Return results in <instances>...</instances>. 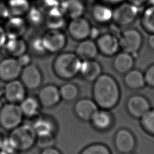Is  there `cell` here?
I'll return each mask as SVG.
<instances>
[{"instance_id": "1", "label": "cell", "mask_w": 154, "mask_h": 154, "mask_svg": "<svg viewBox=\"0 0 154 154\" xmlns=\"http://www.w3.org/2000/svg\"><path fill=\"white\" fill-rule=\"evenodd\" d=\"M92 94L99 108L109 111L119 103L121 91L117 80L111 75L103 73L94 81Z\"/></svg>"}, {"instance_id": "31", "label": "cell", "mask_w": 154, "mask_h": 154, "mask_svg": "<svg viewBox=\"0 0 154 154\" xmlns=\"http://www.w3.org/2000/svg\"><path fill=\"white\" fill-rule=\"evenodd\" d=\"M60 93L61 100L66 102H72L76 99L79 95V90L78 86L72 82L63 84L60 88Z\"/></svg>"}, {"instance_id": "24", "label": "cell", "mask_w": 154, "mask_h": 154, "mask_svg": "<svg viewBox=\"0 0 154 154\" xmlns=\"http://www.w3.org/2000/svg\"><path fill=\"white\" fill-rule=\"evenodd\" d=\"M123 82L125 86L132 90H138L146 86L144 73L135 69H132L125 74Z\"/></svg>"}, {"instance_id": "37", "label": "cell", "mask_w": 154, "mask_h": 154, "mask_svg": "<svg viewBox=\"0 0 154 154\" xmlns=\"http://www.w3.org/2000/svg\"><path fill=\"white\" fill-rule=\"evenodd\" d=\"M0 150L6 154H17L19 153L8 137L3 138Z\"/></svg>"}, {"instance_id": "25", "label": "cell", "mask_w": 154, "mask_h": 154, "mask_svg": "<svg viewBox=\"0 0 154 154\" xmlns=\"http://www.w3.org/2000/svg\"><path fill=\"white\" fill-rule=\"evenodd\" d=\"M44 22L48 29H61L66 22V16L60 8L52 9L45 13Z\"/></svg>"}, {"instance_id": "8", "label": "cell", "mask_w": 154, "mask_h": 154, "mask_svg": "<svg viewBox=\"0 0 154 154\" xmlns=\"http://www.w3.org/2000/svg\"><path fill=\"white\" fill-rule=\"evenodd\" d=\"M126 108L128 114L132 117L140 120L151 108V105L146 96L135 94L128 99Z\"/></svg>"}, {"instance_id": "26", "label": "cell", "mask_w": 154, "mask_h": 154, "mask_svg": "<svg viewBox=\"0 0 154 154\" xmlns=\"http://www.w3.org/2000/svg\"><path fill=\"white\" fill-rule=\"evenodd\" d=\"M19 105L23 116L31 119L38 116L41 105L37 97L26 96Z\"/></svg>"}, {"instance_id": "32", "label": "cell", "mask_w": 154, "mask_h": 154, "mask_svg": "<svg viewBox=\"0 0 154 154\" xmlns=\"http://www.w3.org/2000/svg\"><path fill=\"white\" fill-rule=\"evenodd\" d=\"M140 123L143 131L154 137V108H151L140 119Z\"/></svg>"}, {"instance_id": "45", "label": "cell", "mask_w": 154, "mask_h": 154, "mask_svg": "<svg viewBox=\"0 0 154 154\" xmlns=\"http://www.w3.org/2000/svg\"><path fill=\"white\" fill-rule=\"evenodd\" d=\"M147 45L149 48L154 51V34H151L147 40Z\"/></svg>"}, {"instance_id": "50", "label": "cell", "mask_w": 154, "mask_h": 154, "mask_svg": "<svg viewBox=\"0 0 154 154\" xmlns=\"http://www.w3.org/2000/svg\"><path fill=\"white\" fill-rule=\"evenodd\" d=\"M0 154H6L5 153H4V152H2V151H1L0 150Z\"/></svg>"}, {"instance_id": "15", "label": "cell", "mask_w": 154, "mask_h": 154, "mask_svg": "<svg viewBox=\"0 0 154 154\" xmlns=\"http://www.w3.org/2000/svg\"><path fill=\"white\" fill-rule=\"evenodd\" d=\"M37 99L40 105L44 108L55 106L61 100L59 88L54 84H48L40 90Z\"/></svg>"}, {"instance_id": "39", "label": "cell", "mask_w": 154, "mask_h": 154, "mask_svg": "<svg viewBox=\"0 0 154 154\" xmlns=\"http://www.w3.org/2000/svg\"><path fill=\"white\" fill-rule=\"evenodd\" d=\"M146 85L154 88V63L150 65L144 73Z\"/></svg>"}, {"instance_id": "48", "label": "cell", "mask_w": 154, "mask_h": 154, "mask_svg": "<svg viewBox=\"0 0 154 154\" xmlns=\"http://www.w3.org/2000/svg\"><path fill=\"white\" fill-rule=\"evenodd\" d=\"M2 139H3V137H2L1 134H0V147H1V143H2Z\"/></svg>"}, {"instance_id": "38", "label": "cell", "mask_w": 154, "mask_h": 154, "mask_svg": "<svg viewBox=\"0 0 154 154\" xmlns=\"http://www.w3.org/2000/svg\"><path fill=\"white\" fill-rule=\"evenodd\" d=\"M30 46L34 53L42 55L46 52L41 37H35L32 40L30 43Z\"/></svg>"}, {"instance_id": "18", "label": "cell", "mask_w": 154, "mask_h": 154, "mask_svg": "<svg viewBox=\"0 0 154 154\" xmlns=\"http://www.w3.org/2000/svg\"><path fill=\"white\" fill-rule=\"evenodd\" d=\"M60 8L66 17L70 19L82 17L86 9L84 0H63Z\"/></svg>"}, {"instance_id": "6", "label": "cell", "mask_w": 154, "mask_h": 154, "mask_svg": "<svg viewBox=\"0 0 154 154\" xmlns=\"http://www.w3.org/2000/svg\"><path fill=\"white\" fill-rule=\"evenodd\" d=\"M119 40L120 49L123 51L134 55L140 51L143 37L138 29L129 28L121 33Z\"/></svg>"}, {"instance_id": "17", "label": "cell", "mask_w": 154, "mask_h": 154, "mask_svg": "<svg viewBox=\"0 0 154 154\" xmlns=\"http://www.w3.org/2000/svg\"><path fill=\"white\" fill-rule=\"evenodd\" d=\"M4 28L7 38H21L26 31V22L22 17L10 16L5 21Z\"/></svg>"}, {"instance_id": "10", "label": "cell", "mask_w": 154, "mask_h": 154, "mask_svg": "<svg viewBox=\"0 0 154 154\" xmlns=\"http://www.w3.org/2000/svg\"><path fill=\"white\" fill-rule=\"evenodd\" d=\"M114 144L116 150L122 154L132 152L136 147L134 134L127 128H120L116 133Z\"/></svg>"}, {"instance_id": "49", "label": "cell", "mask_w": 154, "mask_h": 154, "mask_svg": "<svg viewBox=\"0 0 154 154\" xmlns=\"http://www.w3.org/2000/svg\"><path fill=\"white\" fill-rule=\"evenodd\" d=\"M94 0H84V1L85 2H93Z\"/></svg>"}, {"instance_id": "40", "label": "cell", "mask_w": 154, "mask_h": 154, "mask_svg": "<svg viewBox=\"0 0 154 154\" xmlns=\"http://www.w3.org/2000/svg\"><path fill=\"white\" fill-rule=\"evenodd\" d=\"M10 17V15L6 4L0 2V22L6 21Z\"/></svg>"}, {"instance_id": "33", "label": "cell", "mask_w": 154, "mask_h": 154, "mask_svg": "<svg viewBox=\"0 0 154 154\" xmlns=\"http://www.w3.org/2000/svg\"><path fill=\"white\" fill-rule=\"evenodd\" d=\"M79 154H112V153L106 144L95 143L84 147Z\"/></svg>"}, {"instance_id": "44", "label": "cell", "mask_w": 154, "mask_h": 154, "mask_svg": "<svg viewBox=\"0 0 154 154\" xmlns=\"http://www.w3.org/2000/svg\"><path fill=\"white\" fill-rule=\"evenodd\" d=\"M148 0H127V2L133 4L134 5L141 8L143 7L144 4L147 3Z\"/></svg>"}, {"instance_id": "20", "label": "cell", "mask_w": 154, "mask_h": 154, "mask_svg": "<svg viewBox=\"0 0 154 154\" xmlns=\"http://www.w3.org/2000/svg\"><path fill=\"white\" fill-rule=\"evenodd\" d=\"M113 120V117L109 110L99 108L93 114L90 122L94 129L104 131L112 126Z\"/></svg>"}, {"instance_id": "47", "label": "cell", "mask_w": 154, "mask_h": 154, "mask_svg": "<svg viewBox=\"0 0 154 154\" xmlns=\"http://www.w3.org/2000/svg\"><path fill=\"white\" fill-rule=\"evenodd\" d=\"M147 3L149 4V5L154 6V0H148Z\"/></svg>"}, {"instance_id": "21", "label": "cell", "mask_w": 154, "mask_h": 154, "mask_svg": "<svg viewBox=\"0 0 154 154\" xmlns=\"http://www.w3.org/2000/svg\"><path fill=\"white\" fill-rule=\"evenodd\" d=\"M79 74L85 81H94L102 74V67L94 60L82 61Z\"/></svg>"}, {"instance_id": "2", "label": "cell", "mask_w": 154, "mask_h": 154, "mask_svg": "<svg viewBox=\"0 0 154 154\" xmlns=\"http://www.w3.org/2000/svg\"><path fill=\"white\" fill-rule=\"evenodd\" d=\"M81 63V60L75 52H62L54 59L52 69L55 75L59 78L69 80L79 73Z\"/></svg>"}, {"instance_id": "30", "label": "cell", "mask_w": 154, "mask_h": 154, "mask_svg": "<svg viewBox=\"0 0 154 154\" xmlns=\"http://www.w3.org/2000/svg\"><path fill=\"white\" fill-rule=\"evenodd\" d=\"M141 25L149 34H154V6L149 5L145 8L141 16Z\"/></svg>"}, {"instance_id": "43", "label": "cell", "mask_w": 154, "mask_h": 154, "mask_svg": "<svg viewBox=\"0 0 154 154\" xmlns=\"http://www.w3.org/2000/svg\"><path fill=\"white\" fill-rule=\"evenodd\" d=\"M40 154H62L61 152L57 148L53 147L42 149Z\"/></svg>"}, {"instance_id": "28", "label": "cell", "mask_w": 154, "mask_h": 154, "mask_svg": "<svg viewBox=\"0 0 154 154\" xmlns=\"http://www.w3.org/2000/svg\"><path fill=\"white\" fill-rule=\"evenodd\" d=\"M4 47L7 54L14 58L26 54L28 49L27 44L22 37L7 38Z\"/></svg>"}, {"instance_id": "22", "label": "cell", "mask_w": 154, "mask_h": 154, "mask_svg": "<svg viewBox=\"0 0 154 154\" xmlns=\"http://www.w3.org/2000/svg\"><path fill=\"white\" fill-rule=\"evenodd\" d=\"M112 66L114 70L120 74H125L133 69L134 58L133 55L122 51L114 57Z\"/></svg>"}, {"instance_id": "12", "label": "cell", "mask_w": 154, "mask_h": 154, "mask_svg": "<svg viewBox=\"0 0 154 154\" xmlns=\"http://www.w3.org/2000/svg\"><path fill=\"white\" fill-rule=\"evenodd\" d=\"M23 67L20 64L17 58L10 57L0 61V80L9 82L20 75Z\"/></svg>"}, {"instance_id": "41", "label": "cell", "mask_w": 154, "mask_h": 154, "mask_svg": "<svg viewBox=\"0 0 154 154\" xmlns=\"http://www.w3.org/2000/svg\"><path fill=\"white\" fill-rule=\"evenodd\" d=\"M17 59L22 67H24L31 63V58L28 54H25L19 57L18 58H17Z\"/></svg>"}, {"instance_id": "7", "label": "cell", "mask_w": 154, "mask_h": 154, "mask_svg": "<svg viewBox=\"0 0 154 154\" xmlns=\"http://www.w3.org/2000/svg\"><path fill=\"white\" fill-rule=\"evenodd\" d=\"M46 52L56 53L62 51L66 45L67 37L61 29H48L42 37Z\"/></svg>"}, {"instance_id": "46", "label": "cell", "mask_w": 154, "mask_h": 154, "mask_svg": "<svg viewBox=\"0 0 154 154\" xmlns=\"http://www.w3.org/2000/svg\"><path fill=\"white\" fill-rule=\"evenodd\" d=\"M103 4H109V5H116L119 4L123 2V0H100Z\"/></svg>"}, {"instance_id": "42", "label": "cell", "mask_w": 154, "mask_h": 154, "mask_svg": "<svg viewBox=\"0 0 154 154\" xmlns=\"http://www.w3.org/2000/svg\"><path fill=\"white\" fill-rule=\"evenodd\" d=\"M7 40V37L4 28L0 25V49L4 46Z\"/></svg>"}, {"instance_id": "9", "label": "cell", "mask_w": 154, "mask_h": 154, "mask_svg": "<svg viewBox=\"0 0 154 154\" xmlns=\"http://www.w3.org/2000/svg\"><path fill=\"white\" fill-rule=\"evenodd\" d=\"M20 76V81L26 90H35L42 85V73L39 67L35 64L31 63L24 67Z\"/></svg>"}, {"instance_id": "5", "label": "cell", "mask_w": 154, "mask_h": 154, "mask_svg": "<svg viewBox=\"0 0 154 154\" xmlns=\"http://www.w3.org/2000/svg\"><path fill=\"white\" fill-rule=\"evenodd\" d=\"M139 8L128 2H122L113 10L112 20L119 26H129L137 19Z\"/></svg>"}, {"instance_id": "36", "label": "cell", "mask_w": 154, "mask_h": 154, "mask_svg": "<svg viewBox=\"0 0 154 154\" xmlns=\"http://www.w3.org/2000/svg\"><path fill=\"white\" fill-rule=\"evenodd\" d=\"M60 2L58 0H38V7L44 13L60 7Z\"/></svg>"}, {"instance_id": "34", "label": "cell", "mask_w": 154, "mask_h": 154, "mask_svg": "<svg viewBox=\"0 0 154 154\" xmlns=\"http://www.w3.org/2000/svg\"><path fill=\"white\" fill-rule=\"evenodd\" d=\"M26 15L28 22L33 25L37 26L44 22V13L37 7H31Z\"/></svg>"}, {"instance_id": "35", "label": "cell", "mask_w": 154, "mask_h": 154, "mask_svg": "<svg viewBox=\"0 0 154 154\" xmlns=\"http://www.w3.org/2000/svg\"><path fill=\"white\" fill-rule=\"evenodd\" d=\"M55 143V135H43L37 136L35 145L40 149H45L53 147Z\"/></svg>"}, {"instance_id": "51", "label": "cell", "mask_w": 154, "mask_h": 154, "mask_svg": "<svg viewBox=\"0 0 154 154\" xmlns=\"http://www.w3.org/2000/svg\"><path fill=\"white\" fill-rule=\"evenodd\" d=\"M126 154H135L134 153H133V152H130V153H126Z\"/></svg>"}, {"instance_id": "14", "label": "cell", "mask_w": 154, "mask_h": 154, "mask_svg": "<svg viewBox=\"0 0 154 154\" xmlns=\"http://www.w3.org/2000/svg\"><path fill=\"white\" fill-rule=\"evenodd\" d=\"M4 96L7 102L19 104L26 96V88L20 80L14 79L6 83Z\"/></svg>"}, {"instance_id": "11", "label": "cell", "mask_w": 154, "mask_h": 154, "mask_svg": "<svg viewBox=\"0 0 154 154\" xmlns=\"http://www.w3.org/2000/svg\"><path fill=\"white\" fill-rule=\"evenodd\" d=\"M96 44L98 52L105 57L115 56L120 49L119 37L111 32L100 34Z\"/></svg>"}, {"instance_id": "16", "label": "cell", "mask_w": 154, "mask_h": 154, "mask_svg": "<svg viewBox=\"0 0 154 154\" xmlns=\"http://www.w3.org/2000/svg\"><path fill=\"white\" fill-rule=\"evenodd\" d=\"M99 108L93 99L82 98L74 105V112L77 117L84 122H90L93 114Z\"/></svg>"}, {"instance_id": "27", "label": "cell", "mask_w": 154, "mask_h": 154, "mask_svg": "<svg viewBox=\"0 0 154 154\" xmlns=\"http://www.w3.org/2000/svg\"><path fill=\"white\" fill-rule=\"evenodd\" d=\"M112 12L110 7L105 4H95L91 10L92 19L97 23L105 24L112 20Z\"/></svg>"}, {"instance_id": "13", "label": "cell", "mask_w": 154, "mask_h": 154, "mask_svg": "<svg viewBox=\"0 0 154 154\" xmlns=\"http://www.w3.org/2000/svg\"><path fill=\"white\" fill-rule=\"evenodd\" d=\"M91 28L88 20L82 16L71 19L67 26V31L73 39L80 42L90 37Z\"/></svg>"}, {"instance_id": "3", "label": "cell", "mask_w": 154, "mask_h": 154, "mask_svg": "<svg viewBox=\"0 0 154 154\" xmlns=\"http://www.w3.org/2000/svg\"><path fill=\"white\" fill-rule=\"evenodd\" d=\"M10 132L8 137L19 153L28 151L35 145L37 135L31 123H22Z\"/></svg>"}, {"instance_id": "23", "label": "cell", "mask_w": 154, "mask_h": 154, "mask_svg": "<svg viewBox=\"0 0 154 154\" xmlns=\"http://www.w3.org/2000/svg\"><path fill=\"white\" fill-rule=\"evenodd\" d=\"M97 53L98 49L96 42L88 38L80 41L75 50V54L81 61L94 60Z\"/></svg>"}, {"instance_id": "29", "label": "cell", "mask_w": 154, "mask_h": 154, "mask_svg": "<svg viewBox=\"0 0 154 154\" xmlns=\"http://www.w3.org/2000/svg\"><path fill=\"white\" fill-rule=\"evenodd\" d=\"M6 5L10 16L15 17L26 15L31 7L28 0H8Z\"/></svg>"}, {"instance_id": "19", "label": "cell", "mask_w": 154, "mask_h": 154, "mask_svg": "<svg viewBox=\"0 0 154 154\" xmlns=\"http://www.w3.org/2000/svg\"><path fill=\"white\" fill-rule=\"evenodd\" d=\"M31 125L37 136L54 135L56 131V125L53 119L45 116H37L35 117Z\"/></svg>"}, {"instance_id": "4", "label": "cell", "mask_w": 154, "mask_h": 154, "mask_svg": "<svg viewBox=\"0 0 154 154\" xmlns=\"http://www.w3.org/2000/svg\"><path fill=\"white\" fill-rule=\"evenodd\" d=\"M23 117L19 104L7 102L0 108V126L11 131L22 123Z\"/></svg>"}]
</instances>
